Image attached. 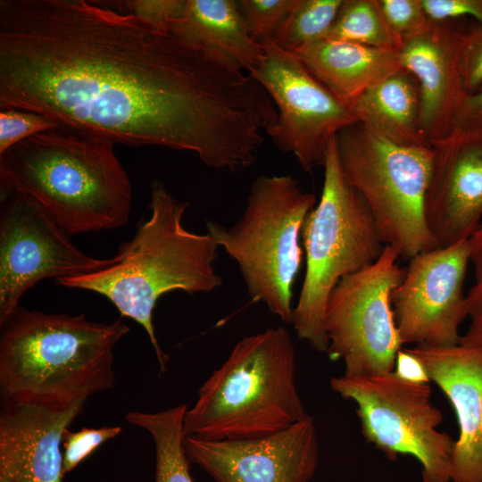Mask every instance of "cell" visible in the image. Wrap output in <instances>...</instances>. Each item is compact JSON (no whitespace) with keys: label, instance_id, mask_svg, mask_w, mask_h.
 I'll return each instance as SVG.
<instances>
[{"label":"cell","instance_id":"10","mask_svg":"<svg viewBox=\"0 0 482 482\" xmlns=\"http://www.w3.org/2000/svg\"><path fill=\"white\" fill-rule=\"evenodd\" d=\"M400 255L389 245L372 264L342 278L325 310L327 353L342 360L348 377L369 378L394 372L403 344L391 295L404 277Z\"/></svg>","mask_w":482,"mask_h":482},{"label":"cell","instance_id":"29","mask_svg":"<svg viewBox=\"0 0 482 482\" xmlns=\"http://www.w3.org/2000/svg\"><path fill=\"white\" fill-rule=\"evenodd\" d=\"M185 0H125L105 1L110 6L131 12L153 28L170 31V25L179 16Z\"/></svg>","mask_w":482,"mask_h":482},{"label":"cell","instance_id":"5","mask_svg":"<svg viewBox=\"0 0 482 482\" xmlns=\"http://www.w3.org/2000/svg\"><path fill=\"white\" fill-rule=\"evenodd\" d=\"M295 383L289 332L269 328L239 340L201 386L186 411L184 433L206 440L262 437L306 418Z\"/></svg>","mask_w":482,"mask_h":482},{"label":"cell","instance_id":"25","mask_svg":"<svg viewBox=\"0 0 482 482\" xmlns=\"http://www.w3.org/2000/svg\"><path fill=\"white\" fill-rule=\"evenodd\" d=\"M294 3L295 0H240L237 6L250 36L264 45L274 41L278 27Z\"/></svg>","mask_w":482,"mask_h":482},{"label":"cell","instance_id":"21","mask_svg":"<svg viewBox=\"0 0 482 482\" xmlns=\"http://www.w3.org/2000/svg\"><path fill=\"white\" fill-rule=\"evenodd\" d=\"M348 107L358 122L389 139L403 144L430 145L420 127V86L405 69L369 87Z\"/></svg>","mask_w":482,"mask_h":482},{"label":"cell","instance_id":"26","mask_svg":"<svg viewBox=\"0 0 482 482\" xmlns=\"http://www.w3.org/2000/svg\"><path fill=\"white\" fill-rule=\"evenodd\" d=\"M58 126L56 120L36 112L0 109V154L28 137Z\"/></svg>","mask_w":482,"mask_h":482},{"label":"cell","instance_id":"32","mask_svg":"<svg viewBox=\"0 0 482 482\" xmlns=\"http://www.w3.org/2000/svg\"><path fill=\"white\" fill-rule=\"evenodd\" d=\"M453 130L482 138V85L466 97Z\"/></svg>","mask_w":482,"mask_h":482},{"label":"cell","instance_id":"4","mask_svg":"<svg viewBox=\"0 0 482 482\" xmlns=\"http://www.w3.org/2000/svg\"><path fill=\"white\" fill-rule=\"evenodd\" d=\"M0 326L3 399L54 409L113 386V350L129 332L120 319L96 322L21 306Z\"/></svg>","mask_w":482,"mask_h":482},{"label":"cell","instance_id":"33","mask_svg":"<svg viewBox=\"0 0 482 482\" xmlns=\"http://www.w3.org/2000/svg\"><path fill=\"white\" fill-rule=\"evenodd\" d=\"M394 373L398 378L410 382L428 383L430 381L421 362L405 349H401L396 354Z\"/></svg>","mask_w":482,"mask_h":482},{"label":"cell","instance_id":"18","mask_svg":"<svg viewBox=\"0 0 482 482\" xmlns=\"http://www.w3.org/2000/svg\"><path fill=\"white\" fill-rule=\"evenodd\" d=\"M406 351L424 365L451 402L459 425L452 482H482V347L415 345Z\"/></svg>","mask_w":482,"mask_h":482},{"label":"cell","instance_id":"17","mask_svg":"<svg viewBox=\"0 0 482 482\" xmlns=\"http://www.w3.org/2000/svg\"><path fill=\"white\" fill-rule=\"evenodd\" d=\"M0 412V482H62L64 431L84 402L54 409L3 399Z\"/></svg>","mask_w":482,"mask_h":482},{"label":"cell","instance_id":"7","mask_svg":"<svg viewBox=\"0 0 482 482\" xmlns=\"http://www.w3.org/2000/svg\"><path fill=\"white\" fill-rule=\"evenodd\" d=\"M316 196L291 175L260 176L230 228L207 221V233L237 262L248 295L292 323L293 286L302 264L300 237Z\"/></svg>","mask_w":482,"mask_h":482},{"label":"cell","instance_id":"1","mask_svg":"<svg viewBox=\"0 0 482 482\" xmlns=\"http://www.w3.org/2000/svg\"><path fill=\"white\" fill-rule=\"evenodd\" d=\"M129 146L252 165L277 110L249 73L105 1H0V109Z\"/></svg>","mask_w":482,"mask_h":482},{"label":"cell","instance_id":"19","mask_svg":"<svg viewBox=\"0 0 482 482\" xmlns=\"http://www.w3.org/2000/svg\"><path fill=\"white\" fill-rule=\"evenodd\" d=\"M170 30L247 73L264 58L263 46L250 36L237 1L185 0Z\"/></svg>","mask_w":482,"mask_h":482},{"label":"cell","instance_id":"11","mask_svg":"<svg viewBox=\"0 0 482 482\" xmlns=\"http://www.w3.org/2000/svg\"><path fill=\"white\" fill-rule=\"evenodd\" d=\"M262 46V62L248 73L266 90L278 112L266 133L304 171L324 167L331 140L357 119L295 54L274 41Z\"/></svg>","mask_w":482,"mask_h":482},{"label":"cell","instance_id":"3","mask_svg":"<svg viewBox=\"0 0 482 482\" xmlns=\"http://www.w3.org/2000/svg\"><path fill=\"white\" fill-rule=\"evenodd\" d=\"M108 138L60 125L0 154V190L26 194L70 236L124 226L132 187Z\"/></svg>","mask_w":482,"mask_h":482},{"label":"cell","instance_id":"9","mask_svg":"<svg viewBox=\"0 0 482 482\" xmlns=\"http://www.w3.org/2000/svg\"><path fill=\"white\" fill-rule=\"evenodd\" d=\"M330 387L355 403L362 436L388 459L412 455L422 465V482H451L455 441L436 429L443 413L432 404L428 383L403 380L391 372L333 377Z\"/></svg>","mask_w":482,"mask_h":482},{"label":"cell","instance_id":"27","mask_svg":"<svg viewBox=\"0 0 482 482\" xmlns=\"http://www.w3.org/2000/svg\"><path fill=\"white\" fill-rule=\"evenodd\" d=\"M120 432V427L83 428L76 432L67 428L62 437L64 476L74 470L103 443L117 436Z\"/></svg>","mask_w":482,"mask_h":482},{"label":"cell","instance_id":"35","mask_svg":"<svg viewBox=\"0 0 482 482\" xmlns=\"http://www.w3.org/2000/svg\"><path fill=\"white\" fill-rule=\"evenodd\" d=\"M470 262L475 270L476 279L482 277V223L469 238Z\"/></svg>","mask_w":482,"mask_h":482},{"label":"cell","instance_id":"31","mask_svg":"<svg viewBox=\"0 0 482 482\" xmlns=\"http://www.w3.org/2000/svg\"><path fill=\"white\" fill-rule=\"evenodd\" d=\"M421 3L429 20L472 17L482 24V0H421Z\"/></svg>","mask_w":482,"mask_h":482},{"label":"cell","instance_id":"23","mask_svg":"<svg viewBox=\"0 0 482 482\" xmlns=\"http://www.w3.org/2000/svg\"><path fill=\"white\" fill-rule=\"evenodd\" d=\"M324 38L389 50L402 46L386 25L378 0H343Z\"/></svg>","mask_w":482,"mask_h":482},{"label":"cell","instance_id":"13","mask_svg":"<svg viewBox=\"0 0 482 482\" xmlns=\"http://www.w3.org/2000/svg\"><path fill=\"white\" fill-rule=\"evenodd\" d=\"M469 239L424 251L410 259L391 295L403 345L453 346L468 317L463 284L470 262Z\"/></svg>","mask_w":482,"mask_h":482},{"label":"cell","instance_id":"12","mask_svg":"<svg viewBox=\"0 0 482 482\" xmlns=\"http://www.w3.org/2000/svg\"><path fill=\"white\" fill-rule=\"evenodd\" d=\"M114 262L79 249L29 195L0 190V325L39 281L92 273Z\"/></svg>","mask_w":482,"mask_h":482},{"label":"cell","instance_id":"28","mask_svg":"<svg viewBox=\"0 0 482 482\" xmlns=\"http://www.w3.org/2000/svg\"><path fill=\"white\" fill-rule=\"evenodd\" d=\"M384 20L401 40L420 30L429 21L421 0H378Z\"/></svg>","mask_w":482,"mask_h":482},{"label":"cell","instance_id":"2","mask_svg":"<svg viewBox=\"0 0 482 482\" xmlns=\"http://www.w3.org/2000/svg\"><path fill=\"white\" fill-rule=\"evenodd\" d=\"M188 206L162 181H153L150 216L137 224L131 239L119 246L115 262L92 273L55 280L62 287L105 297L121 317L142 326L162 371L167 358L153 322L158 300L173 291L210 293L223 284L214 265L220 246L213 237L194 233L183 224Z\"/></svg>","mask_w":482,"mask_h":482},{"label":"cell","instance_id":"36","mask_svg":"<svg viewBox=\"0 0 482 482\" xmlns=\"http://www.w3.org/2000/svg\"><path fill=\"white\" fill-rule=\"evenodd\" d=\"M460 345L482 347V320L471 322L466 333L461 336Z\"/></svg>","mask_w":482,"mask_h":482},{"label":"cell","instance_id":"14","mask_svg":"<svg viewBox=\"0 0 482 482\" xmlns=\"http://www.w3.org/2000/svg\"><path fill=\"white\" fill-rule=\"evenodd\" d=\"M188 461L214 482H310L319 461L315 420L307 416L272 435L237 440L185 436Z\"/></svg>","mask_w":482,"mask_h":482},{"label":"cell","instance_id":"16","mask_svg":"<svg viewBox=\"0 0 482 482\" xmlns=\"http://www.w3.org/2000/svg\"><path fill=\"white\" fill-rule=\"evenodd\" d=\"M427 225L439 247L469 239L482 223V138L453 130L431 143Z\"/></svg>","mask_w":482,"mask_h":482},{"label":"cell","instance_id":"20","mask_svg":"<svg viewBox=\"0 0 482 482\" xmlns=\"http://www.w3.org/2000/svg\"><path fill=\"white\" fill-rule=\"evenodd\" d=\"M293 54L347 106L369 87L403 69L399 50L328 38L308 44Z\"/></svg>","mask_w":482,"mask_h":482},{"label":"cell","instance_id":"6","mask_svg":"<svg viewBox=\"0 0 482 482\" xmlns=\"http://www.w3.org/2000/svg\"><path fill=\"white\" fill-rule=\"evenodd\" d=\"M319 203L302 229L306 270L292 324L299 338L327 352L325 310L337 283L375 262L385 244L360 193L344 176L336 137L328 146Z\"/></svg>","mask_w":482,"mask_h":482},{"label":"cell","instance_id":"22","mask_svg":"<svg viewBox=\"0 0 482 482\" xmlns=\"http://www.w3.org/2000/svg\"><path fill=\"white\" fill-rule=\"evenodd\" d=\"M187 404L157 411H129L128 422L145 429L155 448L154 482H193L184 448Z\"/></svg>","mask_w":482,"mask_h":482},{"label":"cell","instance_id":"15","mask_svg":"<svg viewBox=\"0 0 482 482\" xmlns=\"http://www.w3.org/2000/svg\"><path fill=\"white\" fill-rule=\"evenodd\" d=\"M467 19L429 20L405 37L399 49L402 67L417 79L421 96L420 127L428 144L453 129L463 103L461 49Z\"/></svg>","mask_w":482,"mask_h":482},{"label":"cell","instance_id":"8","mask_svg":"<svg viewBox=\"0 0 482 482\" xmlns=\"http://www.w3.org/2000/svg\"><path fill=\"white\" fill-rule=\"evenodd\" d=\"M342 171L366 202L385 245L411 259L439 247L425 218L431 145L403 144L356 122L336 137Z\"/></svg>","mask_w":482,"mask_h":482},{"label":"cell","instance_id":"34","mask_svg":"<svg viewBox=\"0 0 482 482\" xmlns=\"http://www.w3.org/2000/svg\"><path fill=\"white\" fill-rule=\"evenodd\" d=\"M468 317L471 322L482 320V277L476 279L475 284L466 295Z\"/></svg>","mask_w":482,"mask_h":482},{"label":"cell","instance_id":"24","mask_svg":"<svg viewBox=\"0 0 482 482\" xmlns=\"http://www.w3.org/2000/svg\"><path fill=\"white\" fill-rule=\"evenodd\" d=\"M342 3L343 0H295L276 30L275 44L293 53L324 38Z\"/></svg>","mask_w":482,"mask_h":482},{"label":"cell","instance_id":"30","mask_svg":"<svg viewBox=\"0 0 482 482\" xmlns=\"http://www.w3.org/2000/svg\"><path fill=\"white\" fill-rule=\"evenodd\" d=\"M461 65L464 90L470 96L482 85V24H468L461 41Z\"/></svg>","mask_w":482,"mask_h":482}]
</instances>
